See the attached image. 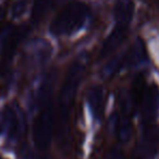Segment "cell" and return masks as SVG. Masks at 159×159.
Segmentation results:
<instances>
[{"label": "cell", "mask_w": 159, "mask_h": 159, "mask_svg": "<svg viewBox=\"0 0 159 159\" xmlns=\"http://www.w3.org/2000/svg\"><path fill=\"white\" fill-rule=\"evenodd\" d=\"M87 102L93 116L97 120H99L105 109L104 89L100 86H92L87 93Z\"/></svg>", "instance_id": "9"}, {"label": "cell", "mask_w": 159, "mask_h": 159, "mask_svg": "<svg viewBox=\"0 0 159 159\" xmlns=\"http://www.w3.org/2000/svg\"><path fill=\"white\" fill-rule=\"evenodd\" d=\"M131 133H132L131 123L125 119L122 120L119 123V125H118V136H119V139L122 143H126L130 139Z\"/></svg>", "instance_id": "12"}, {"label": "cell", "mask_w": 159, "mask_h": 159, "mask_svg": "<svg viewBox=\"0 0 159 159\" xmlns=\"http://www.w3.org/2000/svg\"><path fill=\"white\" fill-rule=\"evenodd\" d=\"M85 73V66L81 62H74L69 68L64 81L62 83L59 98V121L58 132L68 133L70 131L69 121L73 102L76 96L77 89Z\"/></svg>", "instance_id": "1"}, {"label": "cell", "mask_w": 159, "mask_h": 159, "mask_svg": "<svg viewBox=\"0 0 159 159\" xmlns=\"http://www.w3.org/2000/svg\"><path fill=\"white\" fill-rule=\"evenodd\" d=\"M107 159H121V152L119 149H113L109 152Z\"/></svg>", "instance_id": "13"}, {"label": "cell", "mask_w": 159, "mask_h": 159, "mask_svg": "<svg viewBox=\"0 0 159 159\" xmlns=\"http://www.w3.org/2000/svg\"><path fill=\"white\" fill-rule=\"evenodd\" d=\"M27 33V29L25 26L16 27V29L9 30L7 36L1 46V56L3 59H10L11 56L14 53L16 47L19 46L22 39L25 37Z\"/></svg>", "instance_id": "6"}, {"label": "cell", "mask_w": 159, "mask_h": 159, "mask_svg": "<svg viewBox=\"0 0 159 159\" xmlns=\"http://www.w3.org/2000/svg\"><path fill=\"white\" fill-rule=\"evenodd\" d=\"M55 107L52 102L40 107V112L34 124V141L39 149H46L52 139L57 124Z\"/></svg>", "instance_id": "3"}, {"label": "cell", "mask_w": 159, "mask_h": 159, "mask_svg": "<svg viewBox=\"0 0 159 159\" xmlns=\"http://www.w3.org/2000/svg\"><path fill=\"white\" fill-rule=\"evenodd\" d=\"M51 3V0H36L33 9V20L38 21L42 19V16L46 13L49 9V6Z\"/></svg>", "instance_id": "11"}, {"label": "cell", "mask_w": 159, "mask_h": 159, "mask_svg": "<svg viewBox=\"0 0 159 159\" xmlns=\"http://www.w3.org/2000/svg\"><path fill=\"white\" fill-rule=\"evenodd\" d=\"M3 16H5V13H3V10L0 9V24H1V22H2V20H3Z\"/></svg>", "instance_id": "15"}, {"label": "cell", "mask_w": 159, "mask_h": 159, "mask_svg": "<svg viewBox=\"0 0 159 159\" xmlns=\"http://www.w3.org/2000/svg\"><path fill=\"white\" fill-rule=\"evenodd\" d=\"M89 7L83 2H71L64 7L50 24L55 36L71 35L84 25L89 16Z\"/></svg>", "instance_id": "2"}, {"label": "cell", "mask_w": 159, "mask_h": 159, "mask_svg": "<svg viewBox=\"0 0 159 159\" xmlns=\"http://www.w3.org/2000/svg\"><path fill=\"white\" fill-rule=\"evenodd\" d=\"M3 120L7 133L10 139H18L24 132V122L20 111L11 106H7L3 111Z\"/></svg>", "instance_id": "5"}, {"label": "cell", "mask_w": 159, "mask_h": 159, "mask_svg": "<svg viewBox=\"0 0 159 159\" xmlns=\"http://www.w3.org/2000/svg\"><path fill=\"white\" fill-rule=\"evenodd\" d=\"M158 93L157 89H149L144 92V95L141 100L142 115L145 122H150L155 117L157 109H158Z\"/></svg>", "instance_id": "7"}, {"label": "cell", "mask_w": 159, "mask_h": 159, "mask_svg": "<svg viewBox=\"0 0 159 159\" xmlns=\"http://www.w3.org/2000/svg\"><path fill=\"white\" fill-rule=\"evenodd\" d=\"M25 159H42L38 155H36L35 152H33L32 150H29V152L25 154Z\"/></svg>", "instance_id": "14"}, {"label": "cell", "mask_w": 159, "mask_h": 159, "mask_svg": "<svg viewBox=\"0 0 159 159\" xmlns=\"http://www.w3.org/2000/svg\"><path fill=\"white\" fill-rule=\"evenodd\" d=\"M133 3L131 0H118L115 8V18L117 25L128 27L132 20Z\"/></svg>", "instance_id": "10"}, {"label": "cell", "mask_w": 159, "mask_h": 159, "mask_svg": "<svg viewBox=\"0 0 159 159\" xmlns=\"http://www.w3.org/2000/svg\"><path fill=\"white\" fill-rule=\"evenodd\" d=\"M126 31H128V27L116 25L113 31L111 32L110 35L106 38V40L102 44V50H100V57L105 58L110 55L111 52H113L125 38Z\"/></svg>", "instance_id": "8"}, {"label": "cell", "mask_w": 159, "mask_h": 159, "mask_svg": "<svg viewBox=\"0 0 159 159\" xmlns=\"http://www.w3.org/2000/svg\"><path fill=\"white\" fill-rule=\"evenodd\" d=\"M157 146L158 132L155 130L146 131L135 148L133 159H152L156 155Z\"/></svg>", "instance_id": "4"}]
</instances>
